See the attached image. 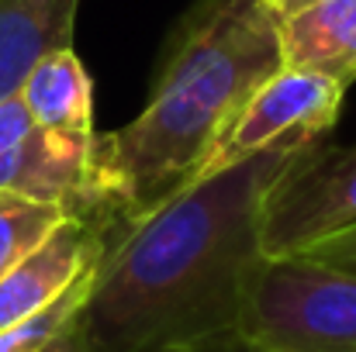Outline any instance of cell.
<instances>
[{
  "label": "cell",
  "instance_id": "1",
  "mask_svg": "<svg viewBox=\"0 0 356 352\" xmlns=\"http://www.w3.org/2000/svg\"><path fill=\"white\" fill-rule=\"evenodd\" d=\"M318 138L287 135L111 242L66 328V352H249L242 311L263 259L259 204L273 176Z\"/></svg>",
  "mask_w": 356,
  "mask_h": 352
},
{
  "label": "cell",
  "instance_id": "2",
  "mask_svg": "<svg viewBox=\"0 0 356 352\" xmlns=\"http://www.w3.org/2000/svg\"><path fill=\"white\" fill-rule=\"evenodd\" d=\"M284 69L263 0H197L166 38L138 117L94 142V215L121 235L197 183L245 101Z\"/></svg>",
  "mask_w": 356,
  "mask_h": 352
},
{
  "label": "cell",
  "instance_id": "3",
  "mask_svg": "<svg viewBox=\"0 0 356 352\" xmlns=\"http://www.w3.org/2000/svg\"><path fill=\"white\" fill-rule=\"evenodd\" d=\"M242 339L249 352H356V273L308 255L259 259Z\"/></svg>",
  "mask_w": 356,
  "mask_h": 352
},
{
  "label": "cell",
  "instance_id": "4",
  "mask_svg": "<svg viewBox=\"0 0 356 352\" xmlns=\"http://www.w3.org/2000/svg\"><path fill=\"white\" fill-rule=\"evenodd\" d=\"M356 228V145H305L259 204L263 259H291Z\"/></svg>",
  "mask_w": 356,
  "mask_h": 352
},
{
  "label": "cell",
  "instance_id": "5",
  "mask_svg": "<svg viewBox=\"0 0 356 352\" xmlns=\"http://www.w3.org/2000/svg\"><path fill=\"white\" fill-rule=\"evenodd\" d=\"M94 142L45 131L31 121L17 94L0 101V190L52 204L66 218H90Z\"/></svg>",
  "mask_w": 356,
  "mask_h": 352
},
{
  "label": "cell",
  "instance_id": "6",
  "mask_svg": "<svg viewBox=\"0 0 356 352\" xmlns=\"http://www.w3.org/2000/svg\"><path fill=\"white\" fill-rule=\"evenodd\" d=\"M343 94L346 90L336 87L329 76L284 66L245 101V108L238 111L232 128L215 145L197 183L215 173L236 169L238 162L266 152L270 145H277L287 135H298V131L325 135L339 117Z\"/></svg>",
  "mask_w": 356,
  "mask_h": 352
},
{
  "label": "cell",
  "instance_id": "7",
  "mask_svg": "<svg viewBox=\"0 0 356 352\" xmlns=\"http://www.w3.org/2000/svg\"><path fill=\"white\" fill-rule=\"evenodd\" d=\"M115 238L90 218H63L21 262L0 276V332L49 308Z\"/></svg>",
  "mask_w": 356,
  "mask_h": 352
},
{
  "label": "cell",
  "instance_id": "8",
  "mask_svg": "<svg viewBox=\"0 0 356 352\" xmlns=\"http://www.w3.org/2000/svg\"><path fill=\"white\" fill-rule=\"evenodd\" d=\"M280 52L287 69L329 76L346 90L356 83V0H318L280 21Z\"/></svg>",
  "mask_w": 356,
  "mask_h": 352
},
{
  "label": "cell",
  "instance_id": "9",
  "mask_svg": "<svg viewBox=\"0 0 356 352\" xmlns=\"http://www.w3.org/2000/svg\"><path fill=\"white\" fill-rule=\"evenodd\" d=\"M80 0H0V101L14 97L38 59L73 49Z\"/></svg>",
  "mask_w": 356,
  "mask_h": 352
},
{
  "label": "cell",
  "instance_id": "10",
  "mask_svg": "<svg viewBox=\"0 0 356 352\" xmlns=\"http://www.w3.org/2000/svg\"><path fill=\"white\" fill-rule=\"evenodd\" d=\"M17 101L31 115L35 124H42L52 135L94 142V83L87 66L73 49H56L45 59L31 66L24 76Z\"/></svg>",
  "mask_w": 356,
  "mask_h": 352
},
{
  "label": "cell",
  "instance_id": "11",
  "mask_svg": "<svg viewBox=\"0 0 356 352\" xmlns=\"http://www.w3.org/2000/svg\"><path fill=\"white\" fill-rule=\"evenodd\" d=\"M66 215L52 204H38L0 190V276L21 262Z\"/></svg>",
  "mask_w": 356,
  "mask_h": 352
},
{
  "label": "cell",
  "instance_id": "12",
  "mask_svg": "<svg viewBox=\"0 0 356 352\" xmlns=\"http://www.w3.org/2000/svg\"><path fill=\"white\" fill-rule=\"evenodd\" d=\"M305 255H308V259H315V262L339 266V269L356 273V228L353 232L336 235V238H329V242H322V245H315V249H308Z\"/></svg>",
  "mask_w": 356,
  "mask_h": 352
},
{
  "label": "cell",
  "instance_id": "13",
  "mask_svg": "<svg viewBox=\"0 0 356 352\" xmlns=\"http://www.w3.org/2000/svg\"><path fill=\"white\" fill-rule=\"evenodd\" d=\"M315 3H318V0H263V7H266L277 21H287V17H294V14L315 7Z\"/></svg>",
  "mask_w": 356,
  "mask_h": 352
}]
</instances>
